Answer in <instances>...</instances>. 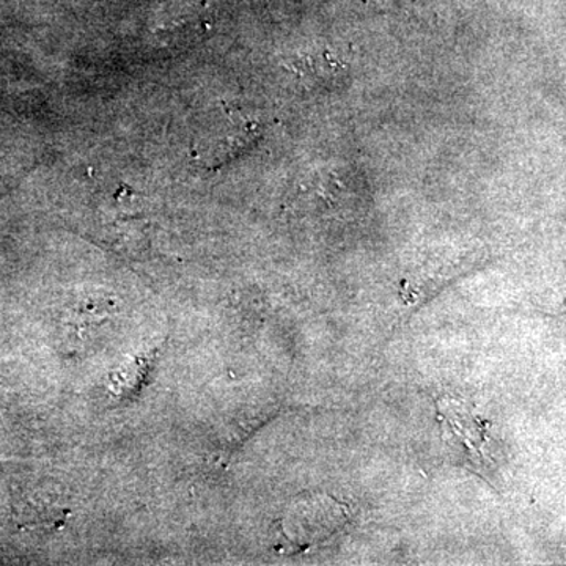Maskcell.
<instances>
[{"mask_svg": "<svg viewBox=\"0 0 566 566\" xmlns=\"http://www.w3.org/2000/svg\"><path fill=\"white\" fill-rule=\"evenodd\" d=\"M255 125L243 118L227 117L223 122L214 123L208 133H203L202 139L197 144V156L205 164L227 161L255 137Z\"/></svg>", "mask_w": 566, "mask_h": 566, "instance_id": "obj_2", "label": "cell"}, {"mask_svg": "<svg viewBox=\"0 0 566 566\" xmlns=\"http://www.w3.org/2000/svg\"><path fill=\"white\" fill-rule=\"evenodd\" d=\"M442 423L449 428L450 446H457L458 455L474 471L486 472L491 465L488 455L486 424L465 411L463 405L444 400L438 403Z\"/></svg>", "mask_w": 566, "mask_h": 566, "instance_id": "obj_1", "label": "cell"}, {"mask_svg": "<svg viewBox=\"0 0 566 566\" xmlns=\"http://www.w3.org/2000/svg\"><path fill=\"white\" fill-rule=\"evenodd\" d=\"M294 73L300 74L318 85V87H333L335 82L345 80L348 63L342 61L334 51L305 52L300 59H294Z\"/></svg>", "mask_w": 566, "mask_h": 566, "instance_id": "obj_3", "label": "cell"}]
</instances>
